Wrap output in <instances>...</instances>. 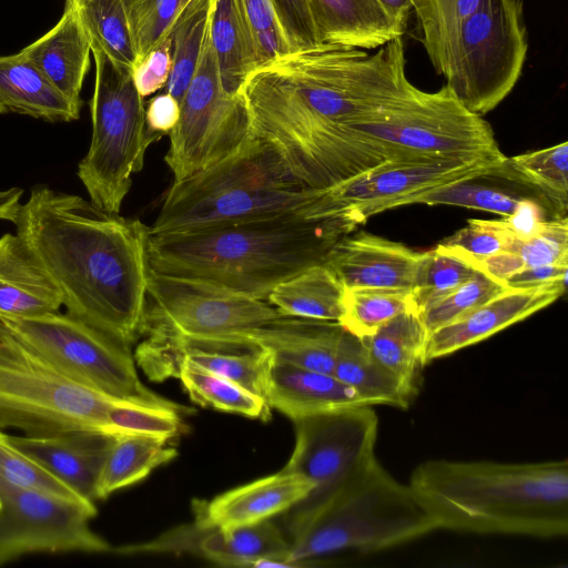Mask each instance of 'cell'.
I'll return each instance as SVG.
<instances>
[{
	"label": "cell",
	"mask_w": 568,
	"mask_h": 568,
	"mask_svg": "<svg viewBox=\"0 0 568 568\" xmlns=\"http://www.w3.org/2000/svg\"><path fill=\"white\" fill-rule=\"evenodd\" d=\"M182 415L176 409L120 400L109 412L106 430L170 440L183 433Z\"/></svg>",
	"instance_id": "cell-41"
},
{
	"label": "cell",
	"mask_w": 568,
	"mask_h": 568,
	"mask_svg": "<svg viewBox=\"0 0 568 568\" xmlns=\"http://www.w3.org/2000/svg\"><path fill=\"white\" fill-rule=\"evenodd\" d=\"M0 565L34 552H108L90 528L94 503L36 489L0 493Z\"/></svg>",
	"instance_id": "cell-15"
},
{
	"label": "cell",
	"mask_w": 568,
	"mask_h": 568,
	"mask_svg": "<svg viewBox=\"0 0 568 568\" xmlns=\"http://www.w3.org/2000/svg\"><path fill=\"white\" fill-rule=\"evenodd\" d=\"M121 399L69 378L39 354L0 333V429L27 436L97 429L106 432Z\"/></svg>",
	"instance_id": "cell-11"
},
{
	"label": "cell",
	"mask_w": 568,
	"mask_h": 568,
	"mask_svg": "<svg viewBox=\"0 0 568 568\" xmlns=\"http://www.w3.org/2000/svg\"><path fill=\"white\" fill-rule=\"evenodd\" d=\"M567 281L534 286H507L463 317L432 332L426 363L447 356L531 316L566 292Z\"/></svg>",
	"instance_id": "cell-17"
},
{
	"label": "cell",
	"mask_w": 568,
	"mask_h": 568,
	"mask_svg": "<svg viewBox=\"0 0 568 568\" xmlns=\"http://www.w3.org/2000/svg\"><path fill=\"white\" fill-rule=\"evenodd\" d=\"M252 135L251 116L242 94L222 87L215 53L206 40L194 77L180 103V118L169 133L164 161L180 181L237 151Z\"/></svg>",
	"instance_id": "cell-14"
},
{
	"label": "cell",
	"mask_w": 568,
	"mask_h": 568,
	"mask_svg": "<svg viewBox=\"0 0 568 568\" xmlns=\"http://www.w3.org/2000/svg\"><path fill=\"white\" fill-rule=\"evenodd\" d=\"M332 374L371 406L387 405L406 409L418 390L383 366L363 341L345 328Z\"/></svg>",
	"instance_id": "cell-28"
},
{
	"label": "cell",
	"mask_w": 568,
	"mask_h": 568,
	"mask_svg": "<svg viewBox=\"0 0 568 568\" xmlns=\"http://www.w3.org/2000/svg\"><path fill=\"white\" fill-rule=\"evenodd\" d=\"M471 180L458 181L410 195L403 200L400 206L409 204H444L486 211L503 216L509 215L515 210L519 201L518 197H514L497 189L474 184Z\"/></svg>",
	"instance_id": "cell-42"
},
{
	"label": "cell",
	"mask_w": 568,
	"mask_h": 568,
	"mask_svg": "<svg viewBox=\"0 0 568 568\" xmlns=\"http://www.w3.org/2000/svg\"><path fill=\"white\" fill-rule=\"evenodd\" d=\"M75 2H77V0H65V6H71Z\"/></svg>",
	"instance_id": "cell-56"
},
{
	"label": "cell",
	"mask_w": 568,
	"mask_h": 568,
	"mask_svg": "<svg viewBox=\"0 0 568 568\" xmlns=\"http://www.w3.org/2000/svg\"><path fill=\"white\" fill-rule=\"evenodd\" d=\"M293 423L295 445L283 468L298 473L314 484L313 491L302 501L323 496L374 454L378 418L371 405L301 418Z\"/></svg>",
	"instance_id": "cell-16"
},
{
	"label": "cell",
	"mask_w": 568,
	"mask_h": 568,
	"mask_svg": "<svg viewBox=\"0 0 568 568\" xmlns=\"http://www.w3.org/2000/svg\"><path fill=\"white\" fill-rule=\"evenodd\" d=\"M419 254L402 243L362 232L339 237L324 264L345 288L410 291Z\"/></svg>",
	"instance_id": "cell-19"
},
{
	"label": "cell",
	"mask_w": 568,
	"mask_h": 568,
	"mask_svg": "<svg viewBox=\"0 0 568 568\" xmlns=\"http://www.w3.org/2000/svg\"><path fill=\"white\" fill-rule=\"evenodd\" d=\"M514 237L504 229L499 220H469L467 225L440 244L474 258H484L508 251Z\"/></svg>",
	"instance_id": "cell-48"
},
{
	"label": "cell",
	"mask_w": 568,
	"mask_h": 568,
	"mask_svg": "<svg viewBox=\"0 0 568 568\" xmlns=\"http://www.w3.org/2000/svg\"><path fill=\"white\" fill-rule=\"evenodd\" d=\"M0 333L19 341L69 378L99 393L183 414L192 412L141 382L129 346L68 313L0 315Z\"/></svg>",
	"instance_id": "cell-10"
},
{
	"label": "cell",
	"mask_w": 568,
	"mask_h": 568,
	"mask_svg": "<svg viewBox=\"0 0 568 568\" xmlns=\"http://www.w3.org/2000/svg\"><path fill=\"white\" fill-rule=\"evenodd\" d=\"M21 52L60 93L82 105L80 93L90 68L91 42L77 2L65 6L59 22Z\"/></svg>",
	"instance_id": "cell-23"
},
{
	"label": "cell",
	"mask_w": 568,
	"mask_h": 568,
	"mask_svg": "<svg viewBox=\"0 0 568 568\" xmlns=\"http://www.w3.org/2000/svg\"><path fill=\"white\" fill-rule=\"evenodd\" d=\"M495 175L536 187L551 203L556 217L565 216L568 204V143L507 158Z\"/></svg>",
	"instance_id": "cell-34"
},
{
	"label": "cell",
	"mask_w": 568,
	"mask_h": 568,
	"mask_svg": "<svg viewBox=\"0 0 568 568\" xmlns=\"http://www.w3.org/2000/svg\"><path fill=\"white\" fill-rule=\"evenodd\" d=\"M339 236L295 212L195 231L151 235L152 271L266 301L281 282L324 263Z\"/></svg>",
	"instance_id": "cell-3"
},
{
	"label": "cell",
	"mask_w": 568,
	"mask_h": 568,
	"mask_svg": "<svg viewBox=\"0 0 568 568\" xmlns=\"http://www.w3.org/2000/svg\"><path fill=\"white\" fill-rule=\"evenodd\" d=\"M77 7L91 47L132 70L138 55L125 0H77Z\"/></svg>",
	"instance_id": "cell-36"
},
{
	"label": "cell",
	"mask_w": 568,
	"mask_h": 568,
	"mask_svg": "<svg viewBox=\"0 0 568 568\" xmlns=\"http://www.w3.org/2000/svg\"><path fill=\"white\" fill-rule=\"evenodd\" d=\"M171 43L168 33L132 69L134 85L142 98H146L165 88L171 72Z\"/></svg>",
	"instance_id": "cell-50"
},
{
	"label": "cell",
	"mask_w": 568,
	"mask_h": 568,
	"mask_svg": "<svg viewBox=\"0 0 568 568\" xmlns=\"http://www.w3.org/2000/svg\"><path fill=\"white\" fill-rule=\"evenodd\" d=\"M292 51L322 45L307 0H272Z\"/></svg>",
	"instance_id": "cell-49"
},
{
	"label": "cell",
	"mask_w": 568,
	"mask_h": 568,
	"mask_svg": "<svg viewBox=\"0 0 568 568\" xmlns=\"http://www.w3.org/2000/svg\"><path fill=\"white\" fill-rule=\"evenodd\" d=\"M61 296L18 234L0 237V315L33 316L59 311Z\"/></svg>",
	"instance_id": "cell-26"
},
{
	"label": "cell",
	"mask_w": 568,
	"mask_h": 568,
	"mask_svg": "<svg viewBox=\"0 0 568 568\" xmlns=\"http://www.w3.org/2000/svg\"><path fill=\"white\" fill-rule=\"evenodd\" d=\"M405 65L403 37L373 54L322 44L256 68L241 93L253 111L347 124L409 90Z\"/></svg>",
	"instance_id": "cell-4"
},
{
	"label": "cell",
	"mask_w": 568,
	"mask_h": 568,
	"mask_svg": "<svg viewBox=\"0 0 568 568\" xmlns=\"http://www.w3.org/2000/svg\"><path fill=\"white\" fill-rule=\"evenodd\" d=\"M125 6L138 62L169 33L183 4L182 0H125Z\"/></svg>",
	"instance_id": "cell-45"
},
{
	"label": "cell",
	"mask_w": 568,
	"mask_h": 568,
	"mask_svg": "<svg viewBox=\"0 0 568 568\" xmlns=\"http://www.w3.org/2000/svg\"><path fill=\"white\" fill-rule=\"evenodd\" d=\"M506 156H468L392 161L315 190L297 212L328 224L338 235L354 231L371 216L400 206L403 200L442 185L497 173Z\"/></svg>",
	"instance_id": "cell-12"
},
{
	"label": "cell",
	"mask_w": 568,
	"mask_h": 568,
	"mask_svg": "<svg viewBox=\"0 0 568 568\" xmlns=\"http://www.w3.org/2000/svg\"><path fill=\"white\" fill-rule=\"evenodd\" d=\"M508 285L483 271L476 273L446 297L420 313L428 335L480 306Z\"/></svg>",
	"instance_id": "cell-43"
},
{
	"label": "cell",
	"mask_w": 568,
	"mask_h": 568,
	"mask_svg": "<svg viewBox=\"0 0 568 568\" xmlns=\"http://www.w3.org/2000/svg\"><path fill=\"white\" fill-rule=\"evenodd\" d=\"M252 38L256 68L292 52L272 0H239Z\"/></svg>",
	"instance_id": "cell-46"
},
{
	"label": "cell",
	"mask_w": 568,
	"mask_h": 568,
	"mask_svg": "<svg viewBox=\"0 0 568 568\" xmlns=\"http://www.w3.org/2000/svg\"><path fill=\"white\" fill-rule=\"evenodd\" d=\"M476 271L440 243L434 250L422 252L410 288L415 310L420 314L468 281Z\"/></svg>",
	"instance_id": "cell-38"
},
{
	"label": "cell",
	"mask_w": 568,
	"mask_h": 568,
	"mask_svg": "<svg viewBox=\"0 0 568 568\" xmlns=\"http://www.w3.org/2000/svg\"><path fill=\"white\" fill-rule=\"evenodd\" d=\"M142 334L175 362L184 348H253L246 335L285 316L267 301L150 270Z\"/></svg>",
	"instance_id": "cell-9"
},
{
	"label": "cell",
	"mask_w": 568,
	"mask_h": 568,
	"mask_svg": "<svg viewBox=\"0 0 568 568\" xmlns=\"http://www.w3.org/2000/svg\"><path fill=\"white\" fill-rule=\"evenodd\" d=\"M81 106L60 93L20 51L0 57V113L49 122L79 119Z\"/></svg>",
	"instance_id": "cell-27"
},
{
	"label": "cell",
	"mask_w": 568,
	"mask_h": 568,
	"mask_svg": "<svg viewBox=\"0 0 568 568\" xmlns=\"http://www.w3.org/2000/svg\"><path fill=\"white\" fill-rule=\"evenodd\" d=\"M343 125L420 158L503 154L490 124L469 111L446 84L436 92L412 85L394 102Z\"/></svg>",
	"instance_id": "cell-13"
},
{
	"label": "cell",
	"mask_w": 568,
	"mask_h": 568,
	"mask_svg": "<svg viewBox=\"0 0 568 568\" xmlns=\"http://www.w3.org/2000/svg\"><path fill=\"white\" fill-rule=\"evenodd\" d=\"M344 293L333 271L320 263L278 283L266 301L285 316L338 322Z\"/></svg>",
	"instance_id": "cell-29"
},
{
	"label": "cell",
	"mask_w": 568,
	"mask_h": 568,
	"mask_svg": "<svg viewBox=\"0 0 568 568\" xmlns=\"http://www.w3.org/2000/svg\"><path fill=\"white\" fill-rule=\"evenodd\" d=\"M22 194L23 190L20 187H11L9 190L0 191V220L11 222Z\"/></svg>",
	"instance_id": "cell-55"
},
{
	"label": "cell",
	"mask_w": 568,
	"mask_h": 568,
	"mask_svg": "<svg viewBox=\"0 0 568 568\" xmlns=\"http://www.w3.org/2000/svg\"><path fill=\"white\" fill-rule=\"evenodd\" d=\"M430 58L438 47L478 8L481 0H409Z\"/></svg>",
	"instance_id": "cell-44"
},
{
	"label": "cell",
	"mask_w": 568,
	"mask_h": 568,
	"mask_svg": "<svg viewBox=\"0 0 568 568\" xmlns=\"http://www.w3.org/2000/svg\"><path fill=\"white\" fill-rule=\"evenodd\" d=\"M0 507H1V501H0Z\"/></svg>",
	"instance_id": "cell-57"
},
{
	"label": "cell",
	"mask_w": 568,
	"mask_h": 568,
	"mask_svg": "<svg viewBox=\"0 0 568 568\" xmlns=\"http://www.w3.org/2000/svg\"><path fill=\"white\" fill-rule=\"evenodd\" d=\"M314 191L252 134L233 154L173 181L149 230L151 235H163L295 212Z\"/></svg>",
	"instance_id": "cell-6"
},
{
	"label": "cell",
	"mask_w": 568,
	"mask_h": 568,
	"mask_svg": "<svg viewBox=\"0 0 568 568\" xmlns=\"http://www.w3.org/2000/svg\"><path fill=\"white\" fill-rule=\"evenodd\" d=\"M427 338L428 332L420 314L407 311L361 339L383 366L418 388L420 371L427 364Z\"/></svg>",
	"instance_id": "cell-31"
},
{
	"label": "cell",
	"mask_w": 568,
	"mask_h": 568,
	"mask_svg": "<svg viewBox=\"0 0 568 568\" xmlns=\"http://www.w3.org/2000/svg\"><path fill=\"white\" fill-rule=\"evenodd\" d=\"M91 52L95 63L92 139L77 173L95 206L119 214L132 174L142 170L148 148L161 138L148 128L144 98L134 85L132 70L95 47Z\"/></svg>",
	"instance_id": "cell-8"
},
{
	"label": "cell",
	"mask_w": 568,
	"mask_h": 568,
	"mask_svg": "<svg viewBox=\"0 0 568 568\" xmlns=\"http://www.w3.org/2000/svg\"><path fill=\"white\" fill-rule=\"evenodd\" d=\"M169 440L142 436L118 435L102 466L95 498L105 499L112 493L141 481L156 467L172 460L178 450Z\"/></svg>",
	"instance_id": "cell-32"
},
{
	"label": "cell",
	"mask_w": 568,
	"mask_h": 568,
	"mask_svg": "<svg viewBox=\"0 0 568 568\" xmlns=\"http://www.w3.org/2000/svg\"><path fill=\"white\" fill-rule=\"evenodd\" d=\"M170 552H190L216 565L254 567L262 559L290 555L291 544L270 519L233 529L204 528L195 521L166 532Z\"/></svg>",
	"instance_id": "cell-20"
},
{
	"label": "cell",
	"mask_w": 568,
	"mask_h": 568,
	"mask_svg": "<svg viewBox=\"0 0 568 568\" xmlns=\"http://www.w3.org/2000/svg\"><path fill=\"white\" fill-rule=\"evenodd\" d=\"M407 311H416L408 290L345 288L338 323L351 334L363 338Z\"/></svg>",
	"instance_id": "cell-39"
},
{
	"label": "cell",
	"mask_w": 568,
	"mask_h": 568,
	"mask_svg": "<svg viewBox=\"0 0 568 568\" xmlns=\"http://www.w3.org/2000/svg\"><path fill=\"white\" fill-rule=\"evenodd\" d=\"M323 44L372 50L404 32L377 0H307Z\"/></svg>",
	"instance_id": "cell-25"
},
{
	"label": "cell",
	"mask_w": 568,
	"mask_h": 568,
	"mask_svg": "<svg viewBox=\"0 0 568 568\" xmlns=\"http://www.w3.org/2000/svg\"><path fill=\"white\" fill-rule=\"evenodd\" d=\"M213 4L214 0H191L169 31L172 64L165 90L179 103L194 77L209 38Z\"/></svg>",
	"instance_id": "cell-33"
},
{
	"label": "cell",
	"mask_w": 568,
	"mask_h": 568,
	"mask_svg": "<svg viewBox=\"0 0 568 568\" xmlns=\"http://www.w3.org/2000/svg\"><path fill=\"white\" fill-rule=\"evenodd\" d=\"M546 221L540 204L530 199H519L515 210L499 220L504 229L517 241H527L536 236Z\"/></svg>",
	"instance_id": "cell-51"
},
{
	"label": "cell",
	"mask_w": 568,
	"mask_h": 568,
	"mask_svg": "<svg viewBox=\"0 0 568 568\" xmlns=\"http://www.w3.org/2000/svg\"><path fill=\"white\" fill-rule=\"evenodd\" d=\"M14 489H36L74 500L91 501L21 452L11 443L9 435L0 429V493Z\"/></svg>",
	"instance_id": "cell-40"
},
{
	"label": "cell",
	"mask_w": 568,
	"mask_h": 568,
	"mask_svg": "<svg viewBox=\"0 0 568 568\" xmlns=\"http://www.w3.org/2000/svg\"><path fill=\"white\" fill-rule=\"evenodd\" d=\"M508 251L517 253L525 267L568 261V221L566 216L546 221L542 230L527 241L514 240Z\"/></svg>",
	"instance_id": "cell-47"
},
{
	"label": "cell",
	"mask_w": 568,
	"mask_h": 568,
	"mask_svg": "<svg viewBox=\"0 0 568 568\" xmlns=\"http://www.w3.org/2000/svg\"><path fill=\"white\" fill-rule=\"evenodd\" d=\"M568 261L532 267H524L509 276L508 286H534L558 281H567Z\"/></svg>",
	"instance_id": "cell-53"
},
{
	"label": "cell",
	"mask_w": 568,
	"mask_h": 568,
	"mask_svg": "<svg viewBox=\"0 0 568 568\" xmlns=\"http://www.w3.org/2000/svg\"><path fill=\"white\" fill-rule=\"evenodd\" d=\"M182 358L210 373L224 377L264 398L273 357L261 348L217 349L187 347ZM180 366V365H179ZM265 399V398H264Z\"/></svg>",
	"instance_id": "cell-37"
},
{
	"label": "cell",
	"mask_w": 568,
	"mask_h": 568,
	"mask_svg": "<svg viewBox=\"0 0 568 568\" xmlns=\"http://www.w3.org/2000/svg\"><path fill=\"white\" fill-rule=\"evenodd\" d=\"M343 333L344 327L338 322L282 316L245 338L275 361L332 373Z\"/></svg>",
	"instance_id": "cell-24"
},
{
	"label": "cell",
	"mask_w": 568,
	"mask_h": 568,
	"mask_svg": "<svg viewBox=\"0 0 568 568\" xmlns=\"http://www.w3.org/2000/svg\"><path fill=\"white\" fill-rule=\"evenodd\" d=\"M209 37L215 53L223 89L241 94L256 59L248 27L239 0H214Z\"/></svg>",
	"instance_id": "cell-30"
},
{
	"label": "cell",
	"mask_w": 568,
	"mask_h": 568,
	"mask_svg": "<svg viewBox=\"0 0 568 568\" xmlns=\"http://www.w3.org/2000/svg\"><path fill=\"white\" fill-rule=\"evenodd\" d=\"M284 514L290 558L297 567L326 554L377 551L438 530L410 486L393 477L375 453L329 491Z\"/></svg>",
	"instance_id": "cell-5"
},
{
	"label": "cell",
	"mask_w": 568,
	"mask_h": 568,
	"mask_svg": "<svg viewBox=\"0 0 568 568\" xmlns=\"http://www.w3.org/2000/svg\"><path fill=\"white\" fill-rule=\"evenodd\" d=\"M118 435L80 429L50 436H12L11 443L83 498L94 501L98 479Z\"/></svg>",
	"instance_id": "cell-21"
},
{
	"label": "cell",
	"mask_w": 568,
	"mask_h": 568,
	"mask_svg": "<svg viewBox=\"0 0 568 568\" xmlns=\"http://www.w3.org/2000/svg\"><path fill=\"white\" fill-rule=\"evenodd\" d=\"M314 489L305 476L280 471L227 490L194 506L195 523L204 528L233 529L257 524L300 504Z\"/></svg>",
	"instance_id": "cell-18"
},
{
	"label": "cell",
	"mask_w": 568,
	"mask_h": 568,
	"mask_svg": "<svg viewBox=\"0 0 568 568\" xmlns=\"http://www.w3.org/2000/svg\"><path fill=\"white\" fill-rule=\"evenodd\" d=\"M190 398L216 410L268 420L272 408L266 400L244 387L182 358L176 376Z\"/></svg>",
	"instance_id": "cell-35"
},
{
	"label": "cell",
	"mask_w": 568,
	"mask_h": 568,
	"mask_svg": "<svg viewBox=\"0 0 568 568\" xmlns=\"http://www.w3.org/2000/svg\"><path fill=\"white\" fill-rule=\"evenodd\" d=\"M11 223L68 314L129 347L141 336L151 270L149 226L42 184L17 205Z\"/></svg>",
	"instance_id": "cell-1"
},
{
	"label": "cell",
	"mask_w": 568,
	"mask_h": 568,
	"mask_svg": "<svg viewBox=\"0 0 568 568\" xmlns=\"http://www.w3.org/2000/svg\"><path fill=\"white\" fill-rule=\"evenodd\" d=\"M272 409L292 420L367 405L332 373H323L273 359L265 396Z\"/></svg>",
	"instance_id": "cell-22"
},
{
	"label": "cell",
	"mask_w": 568,
	"mask_h": 568,
	"mask_svg": "<svg viewBox=\"0 0 568 568\" xmlns=\"http://www.w3.org/2000/svg\"><path fill=\"white\" fill-rule=\"evenodd\" d=\"M408 485L438 529L539 538L568 532L567 460H427Z\"/></svg>",
	"instance_id": "cell-2"
},
{
	"label": "cell",
	"mask_w": 568,
	"mask_h": 568,
	"mask_svg": "<svg viewBox=\"0 0 568 568\" xmlns=\"http://www.w3.org/2000/svg\"><path fill=\"white\" fill-rule=\"evenodd\" d=\"M146 124L151 132L160 138L169 134L180 118V103L169 92L150 100L145 108Z\"/></svg>",
	"instance_id": "cell-52"
},
{
	"label": "cell",
	"mask_w": 568,
	"mask_h": 568,
	"mask_svg": "<svg viewBox=\"0 0 568 568\" xmlns=\"http://www.w3.org/2000/svg\"><path fill=\"white\" fill-rule=\"evenodd\" d=\"M397 27L405 33L412 12L409 0H377Z\"/></svg>",
	"instance_id": "cell-54"
},
{
	"label": "cell",
	"mask_w": 568,
	"mask_h": 568,
	"mask_svg": "<svg viewBox=\"0 0 568 568\" xmlns=\"http://www.w3.org/2000/svg\"><path fill=\"white\" fill-rule=\"evenodd\" d=\"M527 51L523 0H481L428 59L456 98L483 116L515 88Z\"/></svg>",
	"instance_id": "cell-7"
}]
</instances>
